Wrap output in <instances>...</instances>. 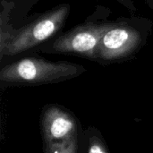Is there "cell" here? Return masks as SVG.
Here are the masks:
<instances>
[{
  "mask_svg": "<svg viewBox=\"0 0 153 153\" xmlns=\"http://www.w3.org/2000/svg\"><path fill=\"white\" fill-rule=\"evenodd\" d=\"M116 1H117L120 4H122L124 7H126L132 13H135L138 11L134 0H116Z\"/></svg>",
  "mask_w": 153,
  "mask_h": 153,
  "instance_id": "ba28073f",
  "label": "cell"
},
{
  "mask_svg": "<svg viewBox=\"0 0 153 153\" xmlns=\"http://www.w3.org/2000/svg\"><path fill=\"white\" fill-rule=\"evenodd\" d=\"M85 71L82 65L74 63L26 57L4 66L0 71V81L20 84L51 83L74 78Z\"/></svg>",
  "mask_w": 153,
  "mask_h": 153,
  "instance_id": "7a4b0ae2",
  "label": "cell"
},
{
  "mask_svg": "<svg viewBox=\"0 0 153 153\" xmlns=\"http://www.w3.org/2000/svg\"><path fill=\"white\" fill-rule=\"evenodd\" d=\"M77 143V135L60 143H48L46 144V153H76Z\"/></svg>",
  "mask_w": 153,
  "mask_h": 153,
  "instance_id": "8992f818",
  "label": "cell"
},
{
  "mask_svg": "<svg viewBox=\"0 0 153 153\" xmlns=\"http://www.w3.org/2000/svg\"><path fill=\"white\" fill-rule=\"evenodd\" d=\"M114 22H84L41 45L40 50L54 54L75 55L96 61L98 45Z\"/></svg>",
  "mask_w": 153,
  "mask_h": 153,
  "instance_id": "277c9868",
  "label": "cell"
},
{
  "mask_svg": "<svg viewBox=\"0 0 153 153\" xmlns=\"http://www.w3.org/2000/svg\"><path fill=\"white\" fill-rule=\"evenodd\" d=\"M70 11L69 4H58L40 14L33 22L14 30L6 42L1 45L2 56H17L55 38L65 26Z\"/></svg>",
  "mask_w": 153,
  "mask_h": 153,
  "instance_id": "3957f363",
  "label": "cell"
},
{
  "mask_svg": "<svg viewBox=\"0 0 153 153\" xmlns=\"http://www.w3.org/2000/svg\"><path fill=\"white\" fill-rule=\"evenodd\" d=\"M146 1V3H147V4L149 5V7L153 10V0H145Z\"/></svg>",
  "mask_w": 153,
  "mask_h": 153,
  "instance_id": "9c48e42d",
  "label": "cell"
},
{
  "mask_svg": "<svg viewBox=\"0 0 153 153\" xmlns=\"http://www.w3.org/2000/svg\"><path fill=\"white\" fill-rule=\"evenodd\" d=\"M41 126L46 144L60 143L77 135L75 119L68 112L55 106L44 111Z\"/></svg>",
  "mask_w": 153,
  "mask_h": 153,
  "instance_id": "5b68a950",
  "label": "cell"
},
{
  "mask_svg": "<svg viewBox=\"0 0 153 153\" xmlns=\"http://www.w3.org/2000/svg\"><path fill=\"white\" fill-rule=\"evenodd\" d=\"M153 22L146 17H121L101 38L96 61L119 62L134 56L144 47L152 32Z\"/></svg>",
  "mask_w": 153,
  "mask_h": 153,
  "instance_id": "6da1fadb",
  "label": "cell"
},
{
  "mask_svg": "<svg viewBox=\"0 0 153 153\" xmlns=\"http://www.w3.org/2000/svg\"><path fill=\"white\" fill-rule=\"evenodd\" d=\"M88 153H108V151L102 141L94 136L90 139Z\"/></svg>",
  "mask_w": 153,
  "mask_h": 153,
  "instance_id": "52a82bcc",
  "label": "cell"
}]
</instances>
